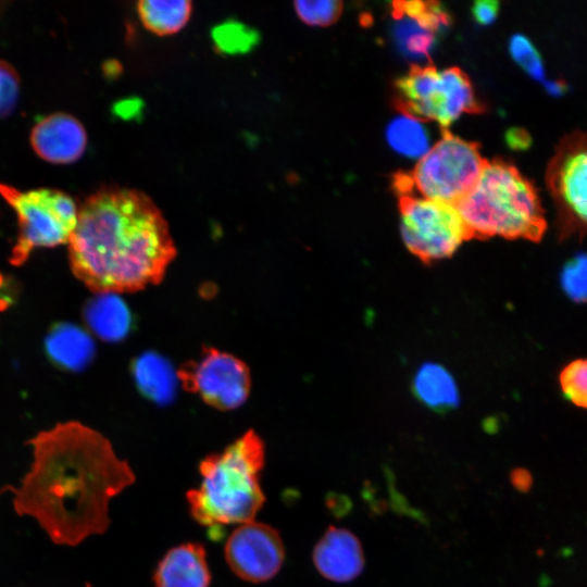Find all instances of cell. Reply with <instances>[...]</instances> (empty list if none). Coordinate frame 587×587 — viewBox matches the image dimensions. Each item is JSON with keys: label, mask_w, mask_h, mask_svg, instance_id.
<instances>
[{"label": "cell", "mask_w": 587, "mask_h": 587, "mask_svg": "<svg viewBox=\"0 0 587 587\" xmlns=\"http://www.w3.org/2000/svg\"><path fill=\"white\" fill-rule=\"evenodd\" d=\"M33 447L30 470L13 494L18 515L34 517L57 545L77 546L108 529L109 503L136 480L111 442L77 421L59 423L39 432Z\"/></svg>", "instance_id": "cell-1"}, {"label": "cell", "mask_w": 587, "mask_h": 587, "mask_svg": "<svg viewBox=\"0 0 587 587\" xmlns=\"http://www.w3.org/2000/svg\"><path fill=\"white\" fill-rule=\"evenodd\" d=\"M67 243L74 275L104 295L159 284L177 254L162 212L145 192L128 188L88 197Z\"/></svg>", "instance_id": "cell-2"}, {"label": "cell", "mask_w": 587, "mask_h": 587, "mask_svg": "<svg viewBox=\"0 0 587 587\" xmlns=\"http://www.w3.org/2000/svg\"><path fill=\"white\" fill-rule=\"evenodd\" d=\"M264 462L265 446L253 429L207 455L199 465L200 485L186 494L192 519L216 535L226 525L253 521L265 502Z\"/></svg>", "instance_id": "cell-3"}, {"label": "cell", "mask_w": 587, "mask_h": 587, "mask_svg": "<svg viewBox=\"0 0 587 587\" xmlns=\"http://www.w3.org/2000/svg\"><path fill=\"white\" fill-rule=\"evenodd\" d=\"M471 238L541 240L547 229L534 184L515 165L487 161L475 186L455 204Z\"/></svg>", "instance_id": "cell-4"}, {"label": "cell", "mask_w": 587, "mask_h": 587, "mask_svg": "<svg viewBox=\"0 0 587 587\" xmlns=\"http://www.w3.org/2000/svg\"><path fill=\"white\" fill-rule=\"evenodd\" d=\"M394 107L422 122L435 121L447 129L463 113L485 111L470 77L459 67L412 64L394 83Z\"/></svg>", "instance_id": "cell-5"}, {"label": "cell", "mask_w": 587, "mask_h": 587, "mask_svg": "<svg viewBox=\"0 0 587 587\" xmlns=\"http://www.w3.org/2000/svg\"><path fill=\"white\" fill-rule=\"evenodd\" d=\"M0 195L17 216V239L10 258L13 265L23 264L36 248L68 242L78 216L68 195L49 188L23 191L3 184Z\"/></svg>", "instance_id": "cell-6"}, {"label": "cell", "mask_w": 587, "mask_h": 587, "mask_svg": "<svg viewBox=\"0 0 587 587\" xmlns=\"http://www.w3.org/2000/svg\"><path fill=\"white\" fill-rule=\"evenodd\" d=\"M486 163L477 142L441 129V138L405 173L409 193L455 204L475 186Z\"/></svg>", "instance_id": "cell-7"}, {"label": "cell", "mask_w": 587, "mask_h": 587, "mask_svg": "<svg viewBox=\"0 0 587 587\" xmlns=\"http://www.w3.org/2000/svg\"><path fill=\"white\" fill-rule=\"evenodd\" d=\"M398 197L402 241L421 261L447 259L470 239L454 204L413 193Z\"/></svg>", "instance_id": "cell-8"}, {"label": "cell", "mask_w": 587, "mask_h": 587, "mask_svg": "<svg viewBox=\"0 0 587 587\" xmlns=\"http://www.w3.org/2000/svg\"><path fill=\"white\" fill-rule=\"evenodd\" d=\"M562 236L587 232V130L561 138L546 171Z\"/></svg>", "instance_id": "cell-9"}, {"label": "cell", "mask_w": 587, "mask_h": 587, "mask_svg": "<svg viewBox=\"0 0 587 587\" xmlns=\"http://www.w3.org/2000/svg\"><path fill=\"white\" fill-rule=\"evenodd\" d=\"M177 375L188 391L218 410L240 407L250 394V371L245 362L214 348L204 349L198 361L183 365Z\"/></svg>", "instance_id": "cell-10"}, {"label": "cell", "mask_w": 587, "mask_h": 587, "mask_svg": "<svg viewBox=\"0 0 587 587\" xmlns=\"http://www.w3.org/2000/svg\"><path fill=\"white\" fill-rule=\"evenodd\" d=\"M225 559L230 570L249 583H263L280 570L285 549L277 529L251 521L240 524L228 536Z\"/></svg>", "instance_id": "cell-11"}, {"label": "cell", "mask_w": 587, "mask_h": 587, "mask_svg": "<svg viewBox=\"0 0 587 587\" xmlns=\"http://www.w3.org/2000/svg\"><path fill=\"white\" fill-rule=\"evenodd\" d=\"M30 143L41 159L54 164H67L83 155L87 135L84 126L74 116L54 113L34 126Z\"/></svg>", "instance_id": "cell-12"}, {"label": "cell", "mask_w": 587, "mask_h": 587, "mask_svg": "<svg viewBox=\"0 0 587 587\" xmlns=\"http://www.w3.org/2000/svg\"><path fill=\"white\" fill-rule=\"evenodd\" d=\"M313 563L325 578L348 583L364 569L362 545L352 532L329 526L313 549Z\"/></svg>", "instance_id": "cell-13"}, {"label": "cell", "mask_w": 587, "mask_h": 587, "mask_svg": "<svg viewBox=\"0 0 587 587\" xmlns=\"http://www.w3.org/2000/svg\"><path fill=\"white\" fill-rule=\"evenodd\" d=\"M211 573L201 544L185 542L170 549L153 574L154 587H209Z\"/></svg>", "instance_id": "cell-14"}, {"label": "cell", "mask_w": 587, "mask_h": 587, "mask_svg": "<svg viewBox=\"0 0 587 587\" xmlns=\"http://www.w3.org/2000/svg\"><path fill=\"white\" fill-rule=\"evenodd\" d=\"M412 389L419 401L435 411L452 410L460 403L459 388L453 376L437 363L427 362L417 369Z\"/></svg>", "instance_id": "cell-15"}, {"label": "cell", "mask_w": 587, "mask_h": 587, "mask_svg": "<svg viewBox=\"0 0 587 587\" xmlns=\"http://www.w3.org/2000/svg\"><path fill=\"white\" fill-rule=\"evenodd\" d=\"M137 11L148 30L166 36L179 32L188 23L192 3L188 0H141Z\"/></svg>", "instance_id": "cell-16"}, {"label": "cell", "mask_w": 587, "mask_h": 587, "mask_svg": "<svg viewBox=\"0 0 587 587\" xmlns=\"http://www.w3.org/2000/svg\"><path fill=\"white\" fill-rule=\"evenodd\" d=\"M389 146L408 158H422L429 150L428 132L422 121L401 114L390 121L386 128Z\"/></svg>", "instance_id": "cell-17"}, {"label": "cell", "mask_w": 587, "mask_h": 587, "mask_svg": "<svg viewBox=\"0 0 587 587\" xmlns=\"http://www.w3.org/2000/svg\"><path fill=\"white\" fill-rule=\"evenodd\" d=\"M394 18L396 20L394 37L400 51L410 58L429 59L437 34L415 18L405 15Z\"/></svg>", "instance_id": "cell-18"}, {"label": "cell", "mask_w": 587, "mask_h": 587, "mask_svg": "<svg viewBox=\"0 0 587 587\" xmlns=\"http://www.w3.org/2000/svg\"><path fill=\"white\" fill-rule=\"evenodd\" d=\"M560 386L567 400L587 409V359L567 364L560 374Z\"/></svg>", "instance_id": "cell-19"}, {"label": "cell", "mask_w": 587, "mask_h": 587, "mask_svg": "<svg viewBox=\"0 0 587 587\" xmlns=\"http://www.w3.org/2000/svg\"><path fill=\"white\" fill-rule=\"evenodd\" d=\"M295 11L299 18L311 26H328L336 22L342 11L338 0L296 1Z\"/></svg>", "instance_id": "cell-20"}, {"label": "cell", "mask_w": 587, "mask_h": 587, "mask_svg": "<svg viewBox=\"0 0 587 587\" xmlns=\"http://www.w3.org/2000/svg\"><path fill=\"white\" fill-rule=\"evenodd\" d=\"M509 51L513 60L534 79L545 78L541 57L533 42L524 35L516 34L510 38Z\"/></svg>", "instance_id": "cell-21"}, {"label": "cell", "mask_w": 587, "mask_h": 587, "mask_svg": "<svg viewBox=\"0 0 587 587\" xmlns=\"http://www.w3.org/2000/svg\"><path fill=\"white\" fill-rule=\"evenodd\" d=\"M20 95V78L8 62L0 60V118L15 108Z\"/></svg>", "instance_id": "cell-22"}, {"label": "cell", "mask_w": 587, "mask_h": 587, "mask_svg": "<svg viewBox=\"0 0 587 587\" xmlns=\"http://www.w3.org/2000/svg\"><path fill=\"white\" fill-rule=\"evenodd\" d=\"M566 291L576 300H587V255L573 260L564 272Z\"/></svg>", "instance_id": "cell-23"}, {"label": "cell", "mask_w": 587, "mask_h": 587, "mask_svg": "<svg viewBox=\"0 0 587 587\" xmlns=\"http://www.w3.org/2000/svg\"><path fill=\"white\" fill-rule=\"evenodd\" d=\"M500 4L495 0H478L471 8L472 15L477 24L487 26L498 16Z\"/></svg>", "instance_id": "cell-24"}, {"label": "cell", "mask_w": 587, "mask_h": 587, "mask_svg": "<svg viewBox=\"0 0 587 587\" xmlns=\"http://www.w3.org/2000/svg\"><path fill=\"white\" fill-rule=\"evenodd\" d=\"M243 28L240 26H226L217 30L216 42L226 50H234L245 42Z\"/></svg>", "instance_id": "cell-25"}, {"label": "cell", "mask_w": 587, "mask_h": 587, "mask_svg": "<svg viewBox=\"0 0 587 587\" xmlns=\"http://www.w3.org/2000/svg\"><path fill=\"white\" fill-rule=\"evenodd\" d=\"M505 142L513 150H525L530 147V135L522 128L513 127L505 133Z\"/></svg>", "instance_id": "cell-26"}, {"label": "cell", "mask_w": 587, "mask_h": 587, "mask_svg": "<svg viewBox=\"0 0 587 587\" xmlns=\"http://www.w3.org/2000/svg\"><path fill=\"white\" fill-rule=\"evenodd\" d=\"M511 484L520 491H527L532 486V475L525 469H515L510 475Z\"/></svg>", "instance_id": "cell-27"}, {"label": "cell", "mask_w": 587, "mask_h": 587, "mask_svg": "<svg viewBox=\"0 0 587 587\" xmlns=\"http://www.w3.org/2000/svg\"><path fill=\"white\" fill-rule=\"evenodd\" d=\"M547 89L549 92L553 95H559L563 90V85L559 84L558 82H549L546 84Z\"/></svg>", "instance_id": "cell-28"}]
</instances>
